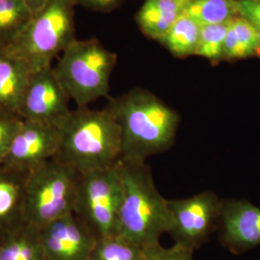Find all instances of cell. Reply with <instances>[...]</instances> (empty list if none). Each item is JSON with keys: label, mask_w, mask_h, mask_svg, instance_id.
<instances>
[{"label": "cell", "mask_w": 260, "mask_h": 260, "mask_svg": "<svg viewBox=\"0 0 260 260\" xmlns=\"http://www.w3.org/2000/svg\"><path fill=\"white\" fill-rule=\"evenodd\" d=\"M21 0H0V48H9L32 18Z\"/></svg>", "instance_id": "cell-18"}, {"label": "cell", "mask_w": 260, "mask_h": 260, "mask_svg": "<svg viewBox=\"0 0 260 260\" xmlns=\"http://www.w3.org/2000/svg\"><path fill=\"white\" fill-rule=\"evenodd\" d=\"M107 107L121 129V159L147 161L171 149L180 116L155 93L134 88L111 99Z\"/></svg>", "instance_id": "cell-1"}, {"label": "cell", "mask_w": 260, "mask_h": 260, "mask_svg": "<svg viewBox=\"0 0 260 260\" xmlns=\"http://www.w3.org/2000/svg\"><path fill=\"white\" fill-rule=\"evenodd\" d=\"M201 26L195 20L181 15L158 42L176 57L196 55Z\"/></svg>", "instance_id": "cell-17"}, {"label": "cell", "mask_w": 260, "mask_h": 260, "mask_svg": "<svg viewBox=\"0 0 260 260\" xmlns=\"http://www.w3.org/2000/svg\"><path fill=\"white\" fill-rule=\"evenodd\" d=\"M32 13H36L39 10L45 7L49 0H21Z\"/></svg>", "instance_id": "cell-27"}, {"label": "cell", "mask_w": 260, "mask_h": 260, "mask_svg": "<svg viewBox=\"0 0 260 260\" xmlns=\"http://www.w3.org/2000/svg\"><path fill=\"white\" fill-rule=\"evenodd\" d=\"M70 101L52 67L35 71L21 100L19 117L23 121L56 126L71 112Z\"/></svg>", "instance_id": "cell-9"}, {"label": "cell", "mask_w": 260, "mask_h": 260, "mask_svg": "<svg viewBox=\"0 0 260 260\" xmlns=\"http://www.w3.org/2000/svg\"><path fill=\"white\" fill-rule=\"evenodd\" d=\"M47 260H90L96 237L74 214L40 229Z\"/></svg>", "instance_id": "cell-11"}, {"label": "cell", "mask_w": 260, "mask_h": 260, "mask_svg": "<svg viewBox=\"0 0 260 260\" xmlns=\"http://www.w3.org/2000/svg\"><path fill=\"white\" fill-rule=\"evenodd\" d=\"M258 30V39H259V47H258V52H260V27L257 28Z\"/></svg>", "instance_id": "cell-28"}, {"label": "cell", "mask_w": 260, "mask_h": 260, "mask_svg": "<svg viewBox=\"0 0 260 260\" xmlns=\"http://www.w3.org/2000/svg\"><path fill=\"white\" fill-rule=\"evenodd\" d=\"M32 74L29 66L0 48V113L19 117V109Z\"/></svg>", "instance_id": "cell-14"}, {"label": "cell", "mask_w": 260, "mask_h": 260, "mask_svg": "<svg viewBox=\"0 0 260 260\" xmlns=\"http://www.w3.org/2000/svg\"><path fill=\"white\" fill-rule=\"evenodd\" d=\"M229 23L230 21L223 24L201 26L196 55L216 64L223 61V45Z\"/></svg>", "instance_id": "cell-21"}, {"label": "cell", "mask_w": 260, "mask_h": 260, "mask_svg": "<svg viewBox=\"0 0 260 260\" xmlns=\"http://www.w3.org/2000/svg\"><path fill=\"white\" fill-rule=\"evenodd\" d=\"M144 260H194V251L176 244L165 248L159 242L146 248Z\"/></svg>", "instance_id": "cell-23"}, {"label": "cell", "mask_w": 260, "mask_h": 260, "mask_svg": "<svg viewBox=\"0 0 260 260\" xmlns=\"http://www.w3.org/2000/svg\"><path fill=\"white\" fill-rule=\"evenodd\" d=\"M79 179L77 171L57 158L30 172L24 191L26 223L42 229L75 213Z\"/></svg>", "instance_id": "cell-6"}, {"label": "cell", "mask_w": 260, "mask_h": 260, "mask_svg": "<svg viewBox=\"0 0 260 260\" xmlns=\"http://www.w3.org/2000/svg\"><path fill=\"white\" fill-rule=\"evenodd\" d=\"M56 128L59 149L56 157L80 175L115 166L121 155V129L110 109L77 107Z\"/></svg>", "instance_id": "cell-2"}, {"label": "cell", "mask_w": 260, "mask_h": 260, "mask_svg": "<svg viewBox=\"0 0 260 260\" xmlns=\"http://www.w3.org/2000/svg\"><path fill=\"white\" fill-rule=\"evenodd\" d=\"M27 176L0 166V240L27 223L24 206Z\"/></svg>", "instance_id": "cell-13"}, {"label": "cell", "mask_w": 260, "mask_h": 260, "mask_svg": "<svg viewBox=\"0 0 260 260\" xmlns=\"http://www.w3.org/2000/svg\"><path fill=\"white\" fill-rule=\"evenodd\" d=\"M238 16L260 27V0H236Z\"/></svg>", "instance_id": "cell-25"}, {"label": "cell", "mask_w": 260, "mask_h": 260, "mask_svg": "<svg viewBox=\"0 0 260 260\" xmlns=\"http://www.w3.org/2000/svg\"><path fill=\"white\" fill-rule=\"evenodd\" d=\"M217 233L223 248L242 254L260 245V207L245 200H223Z\"/></svg>", "instance_id": "cell-12"}, {"label": "cell", "mask_w": 260, "mask_h": 260, "mask_svg": "<svg viewBox=\"0 0 260 260\" xmlns=\"http://www.w3.org/2000/svg\"><path fill=\"white\" fill-rule=\"evenodd\" d=\"M58 149L59 134L56 126L22 120L2 166L29 174L55 158Z\"/></svg>", "instance_id": "cell-10"}, {"label": "cell", "mask_w": 260, "mask_h": 260, "mask_svg": "<svg viewBox=\"0 0 260 260\" xmlns=\"http://www.w3.org/2000/svg\"><path fill=\"white\" fill-rule=\"evenodd\" d=\"M75 4L72 0H49L33 13L27 25L8 49L24 61L32 72L51 67L75 36Z\"/></svg>", "instance_id": "cell-5"}, {"label": "cell", "mask_w": 260, "mask_h": 260, "mask_svg": "<svg viewBox=\"0 0 260 260\" xmlns=\"http://www.w3.org/2000/svg\"><path fill=\"white\" fill-rule=\"evenodd\" d=\"M223 200L212 191L179 200H168L167 233L174 244L191 251L200 249L217 232Z\"/></svg>", "instance_id": "cell-8"}, {"label": "cell", "mask_w": 260, "mask_h": 260, "mask_svg": "<svg viewBox=\"0 0 260 260\" xmlns=\"http://www.w3.org/2000/svg\"><path fill=\"white\" fill-rule=\"evenodd\" d=\"M190 0H145L135 19L149 39L159 41L181 15Z\"/></svg>", "instance_id": "cell-15"}, {"label": "cell", "mask_w": 260, "mask_h": 260, "mask_svg": "<svg viewBox=\"0 0 260 260\" xmlns=\"http://www.w3.org/2000/svg\"><path fill=\"white\" fill-rule=\"evenodd\" d=\"M184 14L200 26L223 24L238 17L236 0H190Z\"/></svg>", "instance_id": "cell-19"}, {"label": "cell", "mask_w": 260, "mask_h": 260, "mask_svg": "<svg viewBox=\"0 0 260 260\" xmlns=\"http://www.w3.org/2000/svg\"><path fill=\"white\" fill-rule=\"evenodd\" d=\"M122 181L119 233L144 247L159 243L169 228L168 200L159 193L145 161L119 160Z\"/></svg>", "instance_id": "cell-3"}, {"label": "cell", "mask_w": 260, "mask_h": 260, "mask_svg": "<svg viewBox=\"0 0 260 260\" xmlns=\"http://www.w3.org/2000/svg\"><path fill=\"white\" fill-rule=\"evenodd\" d=\"M122 200L119 162L113 167L80 175L75 214L96 239L117 235Z\"/></svg>", "instance_id": "cell-7"}, {"label": "cell", "mask_w": 260, "mask_h": 260, "mask_svg": "<svg viewBox=\"0 0 260 260\" xmlns=\"http://www.w3.org/2000/svg\"><path fill=\"white\" fill-rule=\"evenodd\" d=\"M0 260H47L40 229L26 223L1 239Z\"/></svg>", "instance_id": "cell-16"}, {"label": "cell", "mask_w": 260, "mask_h": 260, "mask_svg": "<svg viewBox=\"0 0 260 260\" xmlns=\"http://www.w3.org/2000/svg\"><path fill=\"white\" fill-rule=\"evenodd\" d=\"M72 1L75 4V6L79 5L86 9L102 12V13H109L113 10L120 7L124 0H72Z\"/></svg>", "instance_id": "cell-26"}, {"label": "cell", "mask_w": 260, "mask_h": 260, "mask_svg": "<svg viewBox=\"0 0 260 260\" xmlns=\"http://www.w3.org/2000/svg\"><path fill=\"white\" fill-rule=\"evenodd\" d=\"M22 120L15 115L0 113V166L9 150L11 143L18 132Z\"/></svg>", "instance_id": "cell-24"}, {"label": "cell", "mask_w": 260, "mask_h": 260, "mask_svg": "<svg viewBox=\"0 0 260 260\" xmlns=\"http://www.w3.org/2000/svg\"><path fill=\"white\" fill-rule=\"evenodd\" d=\"M232 24L244 58L251 56L254 52H258L259 39L257 28L249 20L239 16L232 19Z\"/></svg>", "instance_id": "cell-22"}, {"label": "cell", "mask_w": 260, "mask_h": 260, "mask_svg": "<svg viewBox=\"0 0 260 260\" xmlns=\"http://www.w3.org/2000/svg\"><path fill=\"white\" fill-rule=\"evenodd\" d=\"M146 248L117 234L98 239L90 260H144Z\"/></svg>", "instance_id": "cell-20"}, {"label": "cell", "mask_w": 260, "mask_h": 260, "mask_svg": "<svg viewBox=\"0 0 260 260\" xmlns=\"http://www.w3.org/2000/svg\"><path fill=\"white\" fill-rule=\"evenodd\" d=\"M117 59V54L96 39L75 40L66 48L53 72L77 107H87L108 95Z\"/></svg>", "instance_id": "cell-4"}]
</instances>
